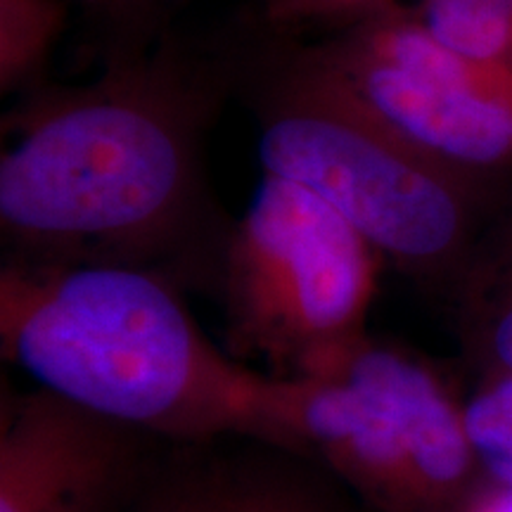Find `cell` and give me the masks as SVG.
I'll list each match as a JSON object with an SVG mask.
<instances>
[{"instance_id":"cell-15","label":"cell","mask_w":512,"mask_h":512,"mask_svg":"<svg viewBox=\"0 0 512 512\" xmlns=\"http://www.w3.org/2000/svg\"><path fill=\"white\" fill-rule=\"evenodd\" d=\"M460 512H512V486L484 482Z\"/></svg>"},{"instance_id":"cell-3","label":"cell","mask_w":512,"mask_h":512,"mask_svg":"<svg viewBox=\"0 0 512 512\" xmlns=\"http://www.w3.org/2000/svg\"><path fill=\"white\" fill-rule=\"evenodd\" d=\"M252 86L264 174L332 204L384 261L456 285L503 190L458 174L380 124L290 46Z\"/></svg>"},{"instance_id":"cell-6","label":"cell","mask_w":512,"mask_h":512,"mask_svg":"<svg viewBox=\"0 0 512 512\" xmlns=\"http://www.w3.org/2000/svg\"><path fill=\"white\" fill-rule=\"evenodd\" d=\"M413 147L475 181L512 185V72L451 50L399 3L297 48Z\"/></svg>"},{"instance_id":"cell-14","label":"cell","mask_w":512,"mask_h":512,"mask_svg":"<svg viewBox=\"0 0 512 512\" xmlns=\"http://www.w3.org/2000/svg\"><path fill=\"white\" fill-rule=\"evenodd\" d=\"M392 3L396 0H264L261 15L273 31L290 34L294 29H306L313 24L349 27Z\"/></svg>"},{"instance_id":"cell-4","label":"cell","mask_w":512,"mask_h":512,"mask_svg":"<svg viewBox=\"0 0 512 512\" xmlns=\"http://www.w3.org/2000/svg\"><path fill=\"white\" fill-rule=\"evenodd\" d=\"M287 380L292 456L316 458L380 512H460L484 484L463 401L411 351L366 332Z\"/></svg>"},{"instance_id":"cell-13","label":"cell","mask_w":512,"mask_h":512,"mask_svg":"<svg viewBox=\"0 0 512 512\" xmlns=\"http://www.w3.org/2000/svg\"><path fill=\"white\" fill-rule=\"evenodd\" d=\"M185 0H81L95 36L105 46V64L150 53L166 38L174 12Z\"/></svg>"},{"instance_id":"cell-5","label":"cell","mask_w":512,"mask_h":512,"mask_svg":"<svg viewBox=\"0 0 512 512\" xmlns=\"http://www.w3.org/2000/svg\"><path fill=\"white\" fill-rule=\"evenodd\" d=\"M382 264L323 197L264 174L216 266L233 347L292 377L313 356L366 335Z\"/></svg>"},{"instance_id":"cell-2","label":"cell","mask_w":512,"mask_h":512,"mask_svg":"<svg viewBox=\"0 0 512 512\" xmlns=\"http://www.w3.org/2000/svg\"><path fill=\"white\" fill-rule=\"evenodd\" d=\"M0 339L38 387L150 437H249L292 453L290 380L221 354L164 273L5 261Z\"/></svg>"},{"instance_id":"cell-1","label":"cell","mask_w":512,"mask_h":512,"mask_svg":"<svg viewBox=\"0 0 512 512\" xmlns=\"http://www.w3.org/2000/svg\"><path fill=\"white\" fill-rule=\"evenodd\" d=\"M238 69L183 53L105 64L86 86L34 88L3 124L0 233L36 266H138L219 256L202 138Z\"/></svg>"},{"instance_id":"cell-16","label":"cell","mask_w":512,"mask_h":512,"mask_svg":"<svg viewBox=\"0 0 512 512\" xmlns=\"http://www.w3.org/2000/svg\"><path fill=\"white\" fill-rule=\"evenodd\" d=\"M496 3H503V5H510V8H512V0H496Z\"/></svg>"},{"instance_id":"cell-12","label":"cell","mask_w":512,"mask_h":512,"mask_svg":"<svg viewBox=\"0 0 512 512\" xmlns=\"http://www.w3.org/2000/svg\"><path fill=\"white\" fill-rule=\"evenodd\" d=\"M463 415L484 482L512 486V373H482Z\"/></svg>"},{"instance_id":"cell-10","label":"cell","mask_w":512,"mask_h":512,"mask_svg":"<svg viewBox=\"0 0 512 512\" xmlns=\"http://www.w3.org/2000/svg\"><path fill=\"white\" fill-rule=\"evenodd\" d=\"M413 12L460 55L512 72V8L496 0H418Z\"/></svg>"},{"instance_id":"cell-7","label":"cell","mask_w":512,"mask_h":512,"mask_svg":"<svg viewBox=\"0 0 512 512\" xmlns=\"http://www.w3.org/2000/svg\"><path fill=\"white\" fill-rule=\"evenodd\" d=\"M157 441L43 387L5 396L0 512H128L162 460Z\"/></svg>"},{"instance_id":"cell-8","label":"cell","mask_w":512,"mask_h":512,"mask_svg":"<svg viewBox=\"0 0 512 512\" xmlns=\"http://www.w3.org/2000/svg\"><path fill=\"white\" fill-rule=\"evenodd\" d=\"M183 446L162 458L128 512H335L297 470L254 453Z\"/></svg>"},{"instance_id":"cell-9","label":"cell","mask_w":512,"mask_h":512,"mask_svg":"<svg viewBox=\"0 0 512 512\" xmlns=\"http://www.w3.org/2000/svg\"><path fill=\"white\" fill-rule=\"evenodd\" d=\"M456 292L467 354L482 373H512V195L491 214Z\"/></svg>"},{"instance_id":"cell-11","label":"cell","mask_w":512,"mask_h":512,"mask_svg":"<svg viewBox=\"0 0 512 512\" xmlns=\"http://www.w3.org/2000/svg\"><path fill=\"white\" fill-rule=\"evenodd\" d=\"M62 0H0V86L3 93L36 86L50 48L62 34Z\"/></svg>"}]
</instances>
